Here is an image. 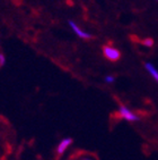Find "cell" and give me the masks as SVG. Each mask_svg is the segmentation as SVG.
<instances>
[{
    "label": "cell",
    "mask_w": 158,
    "mask_h": 160,
    "mask_svg": "<svg viewBox=\"0 0 158 160\" xmlns=\"http://www.w3.org/2000/svg\"><path fill=\"white\" fill-rule=\"evenodd\" d=\"M6 64V57L3 53H0V66H3Z\"/></svg>",
    "instance_id": "obj_7"
},
{
    "label": "cell",
    "mask_w": 158,
    "mask_h": 160,
    "mask_svg": "<svg viewBox=\"0 0 158 160\" xmlns=\"http://www.w3.org/2000/svg\"><path fill=\"white\" fill-rule=\"evenodd\" d=\"M103 53L104 57L106 59H109V62H118L121 58V52L118 51L116 48H113V47L105 46L103 47Z\"/></svg>",
    "instance_id": "obj_1"
},
{
    "label": "cell",
    "mask_w": 158,
    "mask_h": 160,
    "mask_svg": "<svg viewBox=\"0 0 158 160\" xmlns=\"http://www.w3.org/2000/svg\"><path fill=\"white\" fill-rule=\"evenodd\" d=\"M145 43H146V46L151 47L154 42H152V40H150V39H147V40H145Z\"/></svg>",
    "instance_id": "obj_8"
},
{
    "label": "cell",
    "mask_w": 158,
    "mask_h": 160,
    "mask_svg": "<svg viewBox=\"0 0 158 160\" xmlns=\"http://www.w3.org/2000/svg\"><path fill=\"white\" fill-rule=\"evenodd\" d=\"M114 81H115V77L114 76H111V75H109V76H106L105 77V82H106V83H113V82H114Z\"/></svg>",
    "instance_id": "obj_6"
},
{
    "label": "cell",
    "mask_w": 158,
    "mask_h": 160,
    "mask_svg": "<svg viewBox=\"0 0 158 160\" xmlns=\"http://www.w3.org/2000/svg\"><path fill=\"white\" fill-rule=\"evenodd\" d=\"M118 112H120L121 118L128 120V122H131V123L139 120V117H138L137 115L133 114V112H132L128 107H125L124 105H120V107H118Z\"/></svg>",
    "instance_id": "obj_2"
},
{
    "label": "cell",
    "mask_w": 158,
    "mask_h": 160,
    "mask_svg": "<svg viewBox=\"0 0 158 160\" xmlns=\"http://www.w3.org/2000/svg\"><path fill=\"white\" fill-rule=\"evenodd\" d=\"M145 68H146L147 72L150 74V76H151L152 78H154V80H155L156 82L158 83V71H157V68H156L152 64H150V62H145Z\"/></svg>",
    "instance_id": "obj_5"
},
{
    "label": "cell",
    "mask_w": 158,
    "mask_h": 160,
    "mask_svg": "<svg viewBox=\"0 0 158 160\" xmlns=\"http://www.w3.org/2000/svg\"><path fill=\"white\" fill-rule=\"evenodd\" d=\"M68 24H69L70 28H72V31L75 32V33H76L79 38L85 39V40H89V39H91V38H93V35H91V34L87 33V32H85V31H82L81 28H79L78 25H77L73 21H68Z\"/></svg>",
    "instance_id": "obj_3"
},
{
    "label": "cell",
    "mask_w": 158,
    "mask_h": 160,
    "mask_svg": "<svg viewBox=\"0 0 158 160\" xmlns=\"http://www.w3.org/2000/svg\"><path fill=\"white\" fill-rule=\"evenodd\" d=\"M81 160H91V159H89V158H82Z\"/></svg>",
    "instance_id": "obj_9"
},
{
    "label": "cell",
    "mask_w": 158,
    "mask_h": 160,
    "mask_svg": "<svg viewBox=\"0 0 158 160\" xmlns=\"http://www.w3.org/2000/svg\"><path fill=\"white\" fill-rule=\"evenodd\" d=\"M71 143H72V139H71V138H66V139L61 140L60 143L58 144V148H57V153H58V156H61V154L63 153L64 151H66V149H67Z\"/></svg>",
    "instance_id": "obj_4"
}]
</instances>
